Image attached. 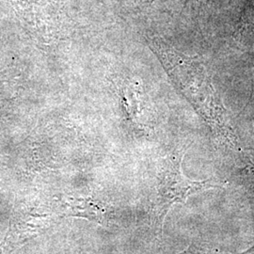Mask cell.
<instances>
[{"label": "cell", "mask_w": 254, "mask_h": 254, "mask_svg": "<svg viewBox=\"0 0 254 254\" xmlns=\"http://www.w3.org/2000/svg\"><path fill=\"white\" fill-rule=\"evenodd\" d=\"M182 158L183 156L168 168L159 184L156 208L161 225L174 204L185 202L193 194L219 188L218 184L211 180L191 181L185 177L182 173Z\"/></svg>", "instance_id": "1"}, {"label": "cell", "mask_w": 254, "mask_h": 254, "mask_svg": "<svg viewBox=\"0 0 254 254\" xmlns=\"http://www.w3.org/2000/svg\"><path fill=\"white\" fill-rule=\"evenodd\" d=\"M49 224L47 215H39L36 213L24 211L19 207L14 208L12 218H10L7 236L0 245V251L9 250L26 243L32 237L40 235L43 229Z\"/></svg>", "instance_id": "2"}, {"label": "cell", "mask_w": 254, "mask_h": 254, "mask_svg": "<svg viewBox=\"0 0 254 254\" xmlns=\"http://www.w3.org/2000/svg\"><path fill=\"white\" fill-rule=\"evenodd\" d=\"M240 179L246 190L254 194V163L249 162L240 170Z\"/></svg>", "instance_id": "3"}, {"label": "cell", "mask_w": 254, "mask_h": 254, "mask_svg": "<svg viewBox=\"0 0 254 254\" xmlns=\"http://www.w3.org/2000/svg\"><path fill=\"white\" fill-rule=\"evenodd\" d=\"M239 30H245L248 27L254 26V0H249L239 24Z\"/></svg>", "instance_id": "4"}, {"label": "cell", "mask_w": 254, "mask_h": 254, "mask_svg": "<svg viewBox=\"0 0 254 254\" xmlns=\"http://www.w3.org/2000/svg\"><path fill=\"white\" fill-rule=\"evenodd\" d=\"M254 254V245L253 246L251 249L247 250L246 252H244V253H242V254Z\"/></svg>", "instance_id": "5"}]
</instances>
